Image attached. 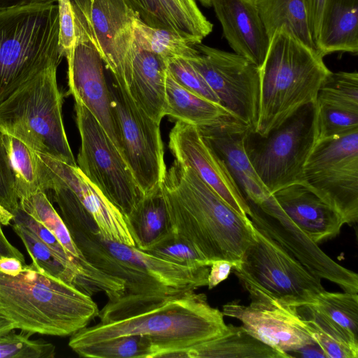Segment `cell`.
I'll use <instances>...</instances> for the list:
<instances>
[{"mask_svg":"<svg viewBox=\"0 0 358 358\" xmlns=\"http://www.w3.org/2000/svg\"><path fill=\"white\" fill-rule=\"evenodd\" d=\"M292 353H295L293 357H324L326 356L319 345L315 342H313L310 344L306 345L302 348L290 352ZM289 354V355H290ZM291 356V355H290ZM292 357V356H291Z\"/></svg>","mask_w":358,"mask_h":358,"instance_id":"obj_49","label":"cell"},{"mask_svg":"<svg viewBox=\"0 0 358 358\" xmlns=\"http://www.w3.org/2000/svg\"><path fill=\"white\" fill-rule=\"evenodd\" d=\"M164 116L196 127L238 121L223 106L198 96L179 85L168 70Z\"/></svg>","mask_w":358,"mask_h":358,"instance_id":"obj_26","label":"cell"},{"mask_svg":"<svg viewBox=\"0 0 358 358\" xmlns=\"http://www.w3.org/2000/svg\"><path fill=\"white\" fill-rule=\"evenodd\" d=\"M0 205L13 214L19 207L14 174L9 160L3 140L0 131Z\"/></svg>","mask_w":358,"mask_h":358,"instance_id":"obj_42","label":"cell"},{"mask_svg":"<svg viewBox=\"0 0 358 358\" xmlns=\"http://www.w3.org/2000/svg\"><path fill=\"white\" fill-rule=\"evenodd\" d=\"M315 103L358 113L357 72H331L321 85Z\"/></svg>","mask_w":358,"mask_h":358,"instance_id":"obj_37","label":"cell"},{"mask_svg":"<svg viewBox=\"0 0 358 358\" xmlns=\"http://www.w3.org/2000/svg\"><path fill=\"white\" fill-rule=\"evenodd\" d=\"M89 358H154L155 348L151 340L141 335L122 336L73 350Z\"/></svg>","mask_w":358,"mask_h":358,"instance_id":"obj_35","label":"cell"},{"mask_svg":"<svg viewBox=\"0 0 358 358\" xmlns=\"http://www.w3.org/2000/svg\"><path fill=\"white\" fill-rule=\"evenodd\" d=\"M145 252L180 265L191 267L211 265V262L199 253L190 243L172 230Z\"/></svg>","mask_w":358,"mask_h":358,"instance_id":"obj_38","label":"cell"},{"mask_svg":"<svg viewBox=\"0 0 358 358\" xmlns=\"http://www.w3.org/2000/svg\"><path fill=\"white\" fill-rule=\"evenodd\" d=\"M13 325L8 320L0 315V336L14 330Z\"/></svg>","mask_w":358,"mask_h":358,"instance_id":"obj_50","label":"cell"},{"mask_svg":"<svg viewBox=\"0 0 358 358\" xmlns=\"http://www.w3.org/2000/svg\"><path fill=\"white\" fill-rule=\"evenodd\" d=\"M57 69L37 76L0 103V131L36 152L76 166L63 122Z\"/></svg>","mask_w":358,"mask_h":358,"instance_id":"obj_6","label":"cell"},{"mask_svg":"<svg viewBox=\"0 0 358 358\" xmlns=\"http://www.w3.org/2000/svg\"><path fill=\"white\" fill-rule=\"evenodd\" d=\"M331 73L323 57L286 27L276 29L260 69V110L255 131L264 136L298 109L315 103Z\"/></svg>","mask_w":358,"mask_h":358,"instance_id":"obj_4","label":"cell"},{"mask_svg":"<svg viewBox=\"0 0 358 358\" xmlns=\"http://www.w3.org/2000/svg\"><path fill=\"white\" fill-rule=\"evenodd\" d=\"M40 162L52 178L69 188L95 222L104 238L135 246L126 218L77 166H71L52 157L37 152Z\"/></svg>","mask_w":358,"mask_h":358,"instance_id":"obj_19","label":"cell"},{"mask_svg":"<svg viewBox=\"0 0 358 358\" xmlns=\"http://www.w3.org/2000/svg\"><path fill=\"white\" fill-rule=\"evenodd\" d=\"M222 314L238 319L252 336L282 352L315 342L294 307L234 301L223 306Z\"/></svg>","mask_w":358,"mask_h":358,"instance_id":"obj_18","label":"cell"},{"mask_svg":"<svg viewBox=\"0 0 358 358\" xmlns=\"http://www.w3.org/2000/svg\"><path fill=\"white\" fill-rule=\"evenodd\" d=\"M99 309L92 296L34 264L15 275L0 271V315L15 329L56 336L87 327Z\"/></svg>","mask_w":358,"mask_h":358,"instance_id":"obj_3","label":"cell"},{"mask_svg":"<svg viewBox=\"0 0 358 358\" xmlns=\"http://www.w3.org/2000/svg\"><path fill=\"white\" fill-rule=\"evenodd\" d=\"M59 11V47L63 57L73 48L75 25L71 0H57Z\"/></svg>","mask_w":358,"mask_h":358,"instance_id":"obj_43","label":"cell"},{"mask_svg":"<svg viewBox=\"0 0 358 358\" xmlns=\"http://www.w3.org/2000/svg\"><path fill=\"white\" fill-rule=\"evenodd\" d=\"M19 207L50 231L72 257L83 263L91 264L77 248L64 221L45 192H38L20 199Z\"/></svg>","mask_w":358,"mask_h":358,"instance_id":"obj_34","label":"cell"},{"mask_svg":"<svg viewBox=\"0 0 358 358\" xmlns=\"http://www.w3.org/2000/svg\"><path fill=\"white\" fill-rule=\"evenodd\" d=\"M162 191L173 231L211 264L239 262L255 238L249 217L239 215L191 167L176 159L166 171Z\"/></svg>","mask_w":358,"mask_h":358,"instance_id":"obj_2","label":"cell"},{"mask_svg":"<svg viewBox=\"0 0 358 358\" xmlns=\"http://www.w3.org/2000/svg\"><path fill=\"white\" fill-rule=\"evenodd\" d=\"M315 45L323 57L334 52L357 54L358 0H325Z\"/></svg>","mask_w":358,"mask_h":358,"instance_id":"obj_25","label":"cell"},{"mask_svg":"<svg viewBox=\"0 0 358 358\" xmlns=\"http://www.w3.org/2000/svg\"><path fill=\"white\" fill-rule=\"evenodd\" d=\"M58 6L35 4L0 11V103L22 85L57 68Z\"/></svg>","mask_w":358,"mask_h":358,"instance_id":"obj_5","label":"cell"},{"mask_svg":"<svg viewBox=\"0 0 358 358\" xmlns=\"http://www.w3.org/2000/svg\"><path fill=\"white\" fill-rule=\"evenodd\" d=\"M75 43L65 56L68 64L69 92L94 116L120 150V138L111 105L103 61L81 20L73 13ZM121 152V151H120Z\"/></svg>","mask_w":358,"mask_h":358,"instance_id":"obj_16","label":"cell"},{"mask_svg":"<svg viewBox=\"0 0 358 358\" xmlns=\"http://www.w3.org/2000/svg\"><path fill=\"white\" fill-rule=\"evenodd\" d=\"M315 104L316 141L337 137L358 129V113Z\"/></svg>","mask_w":358,"mask_h":358,"instance_id":"obj_40","label":"cell"},{"mask_svg":"<svg viewBox=\"0 0 358 358\" xmlns=\"http://www.w3.org/2000/svg\"><path fill=\"white\" fill-rule=\"evenodd\" d=\"M167 70L171 77L185 89L198 96L220 104L219 99L203 76L187 59L174 58L169 60Z\"/></svg>","mask_w":358,"mask_h":358,"instance_id":"obj_41","label":"cell"},{"mask_svg":"<svg viewBox=\"0 0 358 358\" xmlns=\"http://www.w3.org/2000/svg\"><path fill=\"white\" fill-rule=\"evenodd\" d=\"M125 218L139 250L146 251L166 236L171 226L162 186L145 194Z\"/></svg>","mask_w":358,"mask_h":358,"instance_id":"obj_28","label":"cell"},{"mask_svg":"<svg viewBox=\"0 0 358 358\" xmlns=\"http://www.w3.org/2000/svg\"><path fill=\"white\" fill-rule=\"evenodd\" d=\"M187 59L201 73L223 106L240 122L256 130L260 110V69L234 52L196 45Z\"/></svg>","mask_w":358,"mask_h":358,"instance_id":"obj_13","label":"cell"},{"mask_svg":"<svg viewBox=\"0 0 358 358\" xmlns=\"http://www.w3.org/2000/svg\"><path fill=\"white\" fill-rule=\"evenodd\" d=\"M270 38L285 26L308 47L317 50L305 0H255Z\"/></svg>","mask_w":358,"mask_h":358,"instance_id":"obj_30","label":"cell"},{"mask_svg":"<svg viewBox=\"0 0 358 358\" xmlns=\"http://www.w3.org/2000/svg\"><path fill=\"white\" fill-rule=\"evenodd\" d=\"M133 28L135 43L159 55L166 62L174 58L194 57L198 54L196 45L203 41L173 30L150 27L137 15L134 18Z\"/></svg>","mask_w":358,"mask_h":358,"instance_id":"obj_31","label":"cell"},{"mask_svg":"<svg viewBox=\"0 0 358 358\" xmlns=\"http://www.w3.org/2000/svg\"><path fill=\"white\" fill-rule=\"evenodd\" d=\"M223 36L234 53L261 69L270 45L255 0H211Z\"/></svg>","mask_w":358,"mask_h":358,"instance_id":"obj_20","label":"cell"},{"mask_svg":"<svg viewBox=\"0 0 358 358\" xmlns=\"http://www.w3.org/2000/svg\"><path fill=\"white\" fill-rule=\"evenodd\" d=\"M15 257L25 263L23 254L7 239L4 234H0V257Z\"/></svg>","mask_w":358,"mask_h":358,"instance_id":"obj_46","label":"cell"},{"mask_svg":"<svg viewBox=\"0 0 358 358\" xmlns=\"http://www.w3.org/2000/svg\"><path fill=\"white\" fill-rule=\"evenodd\" d=\"M137 16L154 28L173 30L203 40L213 31V24L195 0H124Z\"/></svg>","mask_w":358,"mask_h":358,"instance_id":"obj_24","label":"cell"},{"mask_svg":"<svg viewBox=\"0 0 358 358\" xmlns=\"http://www.w3.org/2000/svg\"><path fill=\"white\" fill-rule=\"evenodd\" d=\"M253 227L254 241L232 268L251 301L294 308L311 303L325 290L321 278Z\"/></svg>","mask_w":358,"mask_h":358,"instance_id":"obj_7","label":"cell"},{"mask_svg":"<svg viewBox=\"0 0 358 358\" xmlns=\"http://www.w3.org/2000/svg\"><path fill=\"white\" fill-rule=\"evenodd\" d=\"M3 134L19 200L48 191L45 175L37 152L18 138Z\"/></svg>","mask_w":358,"mask_h":358,"instance_id":"obj_32","label":"cell"},{"mask_svg":"<svg viewBox=\"0 0 358 358\" xmlns=\"http://www.w3.org/2000/svg\"><path fill=\"white\" fill-rule=\"evenodd\" d=\"M205 142L222 159L248 201L257 206L272 196L261 181L245 153L246 126L238 121L197 127Z\"/></svg>","mask_w":358,"mask_h":358,"instance_id":"obj_21","label":"cell"},{"mask_svg":"<svg viewBox=\"0 0 358 358\" xmlns=\"http://www.w3.org/2000/svg\"><path fill=\"white\" fill-rule=\"evenodd\" d=\"M272 196L288 218L316 243L337 236L345 224L338 212L302 183Z\"/></svg>","mask_w":358,"mask_h":358,"instance_id":"obj_22","label":"cell"},{"mask_svg":"<svg viewBox=\"0 0 358 358\" xmlns=\"http://www.w3.org/2000/svg\"><path fill=\"white\" fill-rule=\"evenodd\" d=\"M11 227L23 243L32 264L50 275L75 286L90 296L92 295L90 288L76 271L62 260L34 233L18 223L13 222Z\"/></svg>","mask_w":358,"mask_h":358,"instance_id":"obj_33","label":"cell"},{"mask_svg":"<svg viewBox=\"0 0 358 358\" xmlns=\"http://www.w3.org/2000/svg\"><path fill=\"white\" fill-rule=\"evenodd\" d=\"M307 331L326 358H357L358 341L309 304L296 307Z\"/></svg>","mask_w":358,"mask_h":358,"instance_id":"obj_29","label":"cell"},{"mask_svg":"<svg viewBox=\"0 0 358 358\" xmlns=\"http://www.w3.org/2000/svg\"><path fill=\"white\" fill-rule=\"evenodd\" d=\"M325 0H305L313 40L317 38L321 15Z\"/></svg>","mask_w":358,"mask_h":358,"instance_id":"obj_45","label":"cell"},{"mask_svg":"<svg viewBox=\"0 0 358 358\" xmlns=\"http://www.w3.org/2000/svg\"><path fill=\"white\" fill-rule=\"evenodd\" d=\"M315 120L316 104L310 103L264 136L246 130L245 153L270 194L303 184L304 164L316 141Z\"/></svg>","mask_w":358,"mask_h":358,"instance_id":"obj_8","label":"cell"},{"mask_svg":"<svg viewBox=\"0 0 358 358\" xmlns=\"http://www.w3.org/2000/svg\"><path fill=\"white\" fill-rule=\"evenodd\" d=\"M203 6L210 7L211 0H198Z\"/></svg>","mask_w":358,"mask_h":358,"instance_id":"obj_51","label":"cell"},{"mask_svg":"<svg viewBox=\"0 0 358 358\" xmlns=\"http://www.w3.org/2000/svg\"><path fill=\"white\" fill-rule=\"evenodd\" d=\"M81 145L77 166L125 216L143 197L121 152L92 113L75 100Z\"/></svg>","mask_w":358,"mask_h":358,"instance_id":"obj_10","label":"cell"},{"mask_svg":"<svg viewBox=\"0 0 358 358\" xmlns=\"http://www.w3.org/2000/svg\"><path fill=\"white\" fill-rule=\"evenodd\" d=\"M166 75L167 62L134 42L131 67L124 82L136 105L160 123L164 117Z\"/></svg>","mask_w":358,"mask_h":358,"instance_id":"obj_23","label":"cell"},{"mask_svg":"<svg viewBox=\"0 0 358 358\" xmlns=\"http://www.w3.org/2000/svg\"><path fill=\"white\" fill-rule=\"evenodd\" d=\"M234 264L231 262L220 259L213 261L211 264L209 273L208 275L207 286L209 289L214 288L221 282L226 280Z\"/></svg>","mask_w":358,"mask_h":358,"instance_id":"obj_44","label":"cell"},{"mask_svg":"<svg viewBox=\"0 0 358 358\" xmlns=\"http://www.w3.org/2000/svg\"><path fill=\"white\" fill-rule=\"evenodd\" d=\"M309 305L358 341L357 293L324 290Z\"/></svg>","mask_w":358,"mask_h":358,"instance_id":"obj_36","label":"cell"},{"mask_svg":"<svg viewBox=\"0 0 358 358\" xmlns=\"http://www.w3.org/2000/svg\"><path fill=\"white\" fill-rule=\"evenodd\" d=\"M0 234H4L3 230H2V225L1 224V222H0Z\"/></svg>","mask_w":358,"mask_h":358,"instance_id":"obj_52","label":"cell"},{"mask_svg":"<svg viewBox=\"0 0 358 358\" xmlns=\"http://www.w3.org/2000/svg\"><path fill=\"white\" fill-rule=\"evenodd\" d=\"M30 333L13 331L0 336V358H53L56 348L42 339L29 338Z\"/></svg>","mask_w":358,"mask_h":358,"instance_id":"obj_39","label":"cell"},{"mask_svg":"<svg viewBox=\"0 0 358 358\" xmlns=\"http://www.w3.org/2000/svg\"><path fill=\"white\" fill-rule=\"evenodd\" d=\"M100 322L71 335L72 350L122 336L149 338L154 358H181L190 348L224 333L222 312L195 290L173 294L125 292L99 310Z\"/></svg>","mask_w":358,"mask_h":358,"instance_id":"obj_1","label":"cell"},{"mask_svg":"<svg viewBox=\"0 0 358 358\" xmlns=\"http://www.w3.org/2000/svg\"><path fill=\"white\" fill-rule=\"evenodd\" d=\"M24 264L25 263L15 257H0V271L15 275L21 271Z\"/></svg>","mask_w":358,"mask_h":358,"instance_id":"obj_48","label":"cell"},{"mask_svg":"<svg viewBox=\"0 0 358 358\" xmlns=\"http://www.w3.org/2000/svg\"><path fill=\"white\" fill-rule=\"evenodd\" d=\"M96 238L103 246L96 259L103 272L123 280L126 292L173 294L207 286L209 266L191 267L154 256L135 246Z\"/></svg>","mask_w":358,"mask_h":358,"instance_id":"obj_9","label":"cell"},{"mask_svg":"<svg viewBox=\"0 0 358 358\" xmlns=\"http://www.w3.org/2000/svg\"><path fill=\"white\" fill-rule=\"evenodd\" d=\"M288 353L278 351L249 334L243 326L229 324L222 334L197 344L181 358H287Z\"/></svg>","mask_w":358,"mask_h":358,"instance_id":"obj_27","label":"cell"},{"mask_svg":"<svg viewBox=\"0 0 358 358\" xmlns=\"http://www.w3.org/2000/svg\"><path fill=\"white\" fill-rule=\"evenodd\" d=\"M56 1L57 0H0V11L29 5L52 4Z\"/></svg>","mask_w":358,"mask_h":358,"instance_id":"obj_47","label":"cell"},{"mask_svg":"<svg viewBox=\"0 0 358 358\" xmlns=\"http://www.w3.org/2000/svg\"><path fill=\"white\" fill-rule=\"evenodd\" d=\"M303 184L345 224L358 220V129L316 141L304 164Z\"/></svg>","mask_w":358,"mask_h":358,"instance_id":"obj_11","label":"cell"},{"mask_svg":"<svg viewBox=\"0 0 358 358\" xmlns=\"http://www.w3.org/2000/svg\"><path fill=\"white\" fill-rule=\"evenodd\" d=\"M169 148L175 159L191 167L234 210L248 217V201L222 159L203 139L196 126L176 121Z\"/></svg>","mask_w":358,"mask_h":358,"instance_id":"obj_17","label":"cell"},{"mask_svg":"<svg viewBox=\"0 0 358 358\" xmlns=\"http://www.w3.org/2000/svg\"><path fill=\"white\" fill-rule=\"evenodd\" d=\"M112 77L124 80L134 52V18L137 15L124 0H71Z\"/></svg>","mask_w":358,"mask_h":358,"instance_id":"obj_14","label":"cell"},{"mask_svg":"<svg viewBox=\"0 0 358 358\" xmlns=\"http://www.w3.org/2000/svg\"><path fill=\"white\" fill-rule=\"evenodd\" d=\"M253 226L276 241L312 273L358 293V275L334 261L282 210L273 197L260 206L248 201Z\"/></svg>","mask_w":358,"mask_h":358,"instance_id":"obj_15","label":"cell"},{"mask_svg":"<svg viewBox=\"0 0 358 358\" xmlns=\"http://www.w3.org/2000/svg\"><path fill=\"white\" fill-rule=\"evenodd\" d=\"M109 86L121 153L145 194L162 187L166 173L160 122L134 102L122 78Z\"/></svg>","mask_w":358,"mask_h":358,"instance_id":"obj_12","label":"cell"}]
</instances>
